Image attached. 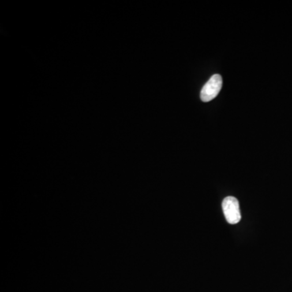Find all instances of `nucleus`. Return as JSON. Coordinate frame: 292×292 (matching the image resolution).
I'll use <instances>...</instances> for the list:
<instances>
[{"instance_id":"1","label":"nucleus","mask_w":292,"mask_h":292,"mask_svg":"<svg viewBox=\"0 0 292 292\" xmlns=\"http://www.w3.org/2000/svg\"><path fill=\"white\" fill-rule=\"evenodd\" d=\"M222 210L229 224H237L241 220L240 204L234 196H227L222 201Z\"/></svg>"},{"instance_id":"2","label":"nucleus","mask_w":292,"mask_h":292,"mask_svg":"<svg viewBox=\"0 0 292 292\" xmlns=\"http://www.w3.org/2000/svg\"><path fill=\"white\" fill-rule=\"evenodd\" d=\"M222 86V76L214 74L210 77L200 91V99L204 102H210L218 96Z\"/></svg>"}]
</instances>
